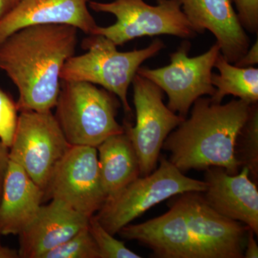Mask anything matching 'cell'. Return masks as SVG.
<instances>
[{
	"label": "cell",
	"mask_w": 258,
	"mask_h": 258,
	"mask_svg": "<svg viewBox=\"0 0 258 258\" xmlns=\"http://www.w3.org/2000/svg\"><path fill=\"white\" fill-rule=\"evenodd\" d=\"M78 32L64 24L32 25L0 44V70L18 88V111L47 112L55 108L61 70L75 55Z\"/></svg>",
	"instance_id": "obj_1"
},
{
	"label": "cell",
	"mask_w": 258,
	"mask_h": 258,
	"mask_svg": "<svg viewBox=\"0 0 258 258\" xmlns=\"http://www.w3.org/2000/svg\"><path fill=\"white\" fill-rule=\"evenodd\" d=\"M251 104L239 98L222 104L199 98L190 116L164 141L162 149L170 152L169 161L182 173L217 166L232 175L238 174L234 147Z\"/></svg>",
	"instance_id": "obj_2"
},
{
	"label": "cell",
	"mask_w": 258,
	"mask_h": 258,
	"mask_svg": "<svg viewBox=\"0 0 258 258\" xmlns=\"http://www.w3.org/2000/svg\"><path fill=\"white\" fill-rule=\"evenodd\" d=\"M83 47L87 52L66 61L61 70V81L99 85L118 96L125 113L132 114L127 97L129 86L141 64L165 47L164 42L157 38L145 48L120 52L107 37L91 35L83 40Z\"/></svg>",
	"instance_id": "obj_3"
},
{
	"label": "cell",
	"mask_w": 258,
	"mask_h": 258,
	"mask_svg": "<svg viewBox=\"0 0 258 258\" xmlns=\"http://www.w3.org/2000/svg\"><path fill=\"white\" fill-rule=\"evenodd\" d=\"M119 101L104 88L83 81H61L55 115L71 146L97 147L115 134L123 133L118 123Z\"/></svg>",
	"instance_id": "obj_4"
},
{
	"label": "cell",
	"mask_w": 258,
	"mask_h": 258,
	"mask_svg": "<svg viewBox=\"0 0 258 258\" xmlns=\"http://www.w3.org/2000/svg\"><path fill=\"white\" fill-rule=\"evenodd\" d=\"M206 183L185 176L169 159L147 176H139L106 199L95 215L100 224L114 236L121 228L152 207L181 194L206 189Z\"/></svg>",
	"instance_id": "obj_5"
},
{
	"label": "cell",
	"mask_w": 258,
	"mask_h": 258,
	"mask_svg": "<svg viewBox=\"0 0 258 258\" xmlns=\"http://www.w3.org/2000/svg\"><path fill=\"white\" fill-rule=\"evenodd\" d=\"M156 1V5L144 0L88 2V8L93 11L110 13L116 18L110 26L98 25L93 35H103L116 46L139 37L168 35L189 39L198 35L183 13L179 0Z\"/></svg>",
	"instance_id": "obj_6"
},
{
	"label": "cell",
	"mask_w": 258,
	"mask_h": 258,
	"mask_svg": "<svg viewBox=\"0 0 258 258\" xmlns=\"http://www.w3.org/2000/svg\"><path fill=\"white\" fill-rule=\"evenodd\" d=\"M71 147L52 111H20L9 158L45 191Z\"/></svg>",
	"instance_id": "obj_7"
},
{
	"label": "cell",
	"mask_w": 258,
	"mask_h": 258,
	"mask_svg": "<svg viewBox=\"0 0 258 258\" xmlns=\"http://www.w3.org/2000/svg\"><path fill=\"white\" fill-rule=\"evenodd\" d=\"M190 48L191 44L184 41L170 54L168 66L156 69L140 67L137 71V74L155 83L166 93L168 108L184 118H187L190 108L199 98L211 97L215 93L212 69L220 52L217 42L196 57H189Z\"/></svg>",
	"instance_id": "obj_8"
},
{
	"label": "cell",
	"mask_w": 258,
	"mask_h": 258,
	"mask_svg": "<svg viewBox=\"0 0 258 258\" xmlns=\"http://www.w3.org/2000/svg\"><path fill=\"white\" fill-rule=\"evenodd\" d=\"M136 109V124L123 125L137 153L141 176L157 167L164 141L185 118L171 111L163 101V91L155 83L139 74L132 83Z\"/></svg>",
	"instance_id": "obj_9"
},
{
	"label": "cell",
	"mask_w": 258,
	"mask_h": 258,
	"mask_svg": "<svg viewBox=\"0 0 258 258\" xmlns=\"http://www.w3.org/2000/svg\"><path fill=\"white\" fill-rule=\"evenodd\" d=\"M98 151L89 146H72L56 166L45 191V199L57 200L91 217L103 206Z\"/></svg>",
	"instance_id": "obj_10"
},
{
	"label": "cell",
	"mask_w": 258,
	"mask_h": 258,
	"mask_svg": "<svg viewBox=\"0 0 258 258\" xmlns=\"http://www.w3.org/2000/svg\"><path fill=\"white\" fill-rule=\"evenodd\" d=\"M174 201L184 213L194 236L211 258H242L249 227L222 216L206 203L201 192L179 195Z\"/></svg>",
	"instance_id": "obj_11"
},
{
	"label": "cell",
	"mask_w": 258,
	"mask_h": 258,
	"mask_svg": "<svg viewBox=\"0 0 258 258\" xmlns=\"http://www.w3.org/2000/svg\"><path fill=\"white\" fill-rule=\"evenodd\" d=\"M122 238L136 240L160 258H211L194 236L184 213L175 201L169 211L152 220L127 225L118 232Z\"/></svg>",
	"instance_id": "obj_12"
},
{
	"label": "cell",
	"mask_w": 258,
	"mask_h": 258,
	"mask_svg": "<svg viewBox=\"0 0 258 258\" xmlns=\"http://www.w3.org/2000/svg\"><path fill=\"white\" fill-rule=\"evenodd\" d=\"M205 171L207 187L203 196L206 203L222 216L244 224L257 235V185L249 178L247 168L235 175L217 166Z\"/></svg>",
	"instance_id": "obj_13"
},
{
	"label": "cell",
	"mask_w": 258,
	"mask_h": 258,
	"mask_svg": "<svg viewBox=\"0 0 258 258\" xmlns=\"http://www.w3.org/2000/svg\"><path fill=\"white\" fill-rule=\"evenodd\" d=\"M181 10L198 34L209 30L216 38L220 53L235 64L250 47L232 0H179Z\"/></svg>",
	"instance_id": "obj_14"
},
{
	"label": "cell",
	"mask_w": 258,
	"mask_h": 258,
	"mask_svg": "<svg viewBox=\"0 0 258 258\" xmlns=\"http://www.w3.org/2000/svg\"><path fill=\"white\" fill-rule=\"evenodd\" d=\"M89 219L60 200H52L48 205H42L18 235L20 258H42L87 227Z\"/></svg>",
	"instance_id": "obj_15"
},
{
	"label": "cell",
	"mask_w": 258,
	"mask_h": 258,
	"mask_svg": "<svg viewBox=\"0 0 258 258\" xmlns=\"http://www.w3.org/2000/svg\"><path fill=\"white\" fill-rule=\"evenodd\" d=\"M90 0H21L0 20V44L14 32L32 25L64 24L88 35L98 25L89 10Z\"/></svg>",
	"instance_id": "obj_16"
},
{
	"label": "cell",
	"mask_w": 258,
	"mask_h": 258,
	"mask_svg": "<svg viewBox=\"0 0 258 258\" xmlns=\"http://www.w3.org/2000/svg\"><path fill=\"white\" fill-rule=\"evenodd\" d=\"M44 199L45 191L21 166L10 160L0 198L2 235H19L37 215Z\"/></svg>",
	"instance_id": "obj_17"
},
{
	"label": "cell",
	"mask_w": 258,
	"mask_h": 258,
	"mask_svg": "<svg viewBox=\"0 0 258 258\" xmlns=\"http://www.w3.org/2000/svg\"><path fill=\"white\" fill-rule=\"evenodd\" d=\"M96 149L102 187L107 198L141 176L138 157L126 132L108 137Z\"/></svg>",
	"instance_id": "obj_18"
},
{
	"label": "cell",
	"mask_w": 258,
	"mask_h": 258,
	"mask_svg": "<svg viewBox=\"0 0 258 258\" xmlns=\"http://www.w3.org/2000/svg\"><path fill=\"white\" fill-rule=\"evenodd\" d=\"M215 68L219 74H212V83L215 93L210 97L215 103H222L226 96H232L249 103L258 102V69L242 68L230 63L222 54H219Z\"/></svg>",
	"instance_id": "obj_19"
},
{
	"label": "cell",
	"mask_w": 258,
	"mask_h": 258,
	"mask_svg": "<svg viewBox=\"0 0 258 258\" xmlns=\"http://www.w3.org/2000/svg\"><path fill=\"white\" fill-rule=\"evenodd\" d=\"M234 154L237 164L247 168L251 180L258 183V104H251L250 111L235 139Z\"/></svg>",
	"instance_id": "obj_20"
},
{
	"label": "cell",
	"mask_w": 258,
	"mask_h": 258,
	"mask_svg": "<svg viewBox=\"0 0 258 258\" xmlns=\"http://www.w3.org/2000/svg\"><path fill=\"white\" fill-rule=\"evenodd\" d=\"M42 258H100V254L88 225L69 240L44 254Z\"/></svg>",
	"instance_id": "obj_21"
},
{
	"label": "cell",
	"mask_w": 258,
	"mask_h": 258,
	"mask_svg": "<svg viewBox=\"0 0 258 258\" xmlns=\"http://www.w3.org/2000/svg\"><path fill=\"white\" fill-rule=\"evenodd\" d=\"M88 228L99 251L100 258H141L142 256L125 247L124 242L114 238L93 215Z\"/></svg>",
	"instance_id": "obj_22"
},
{
	"label": "cell",
	"mask_w": 258,
	"mask_h": 258,
	"mask_svg": "<svg viewBox=\"0 0 258 258\" xmlns=\"http://www.w3.org/2000/svg\"><path fill=\"white\" fill-rule=\"evenodd\" d=\"M18 111L17 103L0 88V139L9 149L18 124Z\"/></svg>",
	"instance_id": "obj_23"
},
{
	"label": "cell",
	"mask_w": 258,
	"mask_h": 258,
	"mask_svg": "<svg viewBox=\"0 0 258 258\" xmlns=\"http://www.w3.org/2000/svg\"><path fill=\"white\" fill-rule=\"evenodd\" d=\"M237 16L244 30L251 33L258 32V0H232Z\"/></svg>",
	"instance_id": "obj_24"
},
{
	"label": "cell",
	"mask_w": 258,
	"mask_h": 258,
	"mask_svg": "<svg viewBox=\"0 0 258 258\" xmlns=\"http://www.w3.org/2000/svg\"><path fill=\"white\" fill-rule=\"evenodd\" d=\"M258 63V41L257 39L252 46L249 47L248 50L244 54L240 60L237 61L236 66L242 68L253 67L254 64Z\"/></svg>",
	"instance_id": "obj_25"
},
{
	"label": "cell",
	"mask_w": 258,
	"mask_h": 258,
	"mask_svg": "<svg viewBox=\"0 0 258 258\" xmlns=\"http://www.w3.org/2000/svg\"><path fill=\"white\" fill-rule=\"evenodd\" d=\"M9 148L7 147L0 139V198L3 191V181L9 164Z\"/></svg>",
	"instance_id": "obj_26"
},
{
	"label": "cell",
	"mask_w": 258,
	"mask_h": 258,
	"mask_svg": "<svg viewBox=\"0 0 258 258\" xmlns=\"http://www.w3.org/2000/svg\"><path fill=\"white\" fill-rule=\"evenodd\" d=\"M254 231L248 228L246 237L245 248L244 251V258H257L258 246L254 238Z\"/></svg>",
	"instance_id": "obj_27"
},
{
	"label": "cell",
	"mask_w": 258,
	"mask_h": 258,
	"mask_svg": "<svg viewBox=\"0 0 258 258\" xmlns=\"http://www.w3.org/2000/svg\"><path fill=\"white\" fill-rule=\"evenodd\" d=\"M21 0H0V20L9 14Z\"/></svg>",
	"instance_id": "obj_28"
},
{
	"label": "cell",
	"mask_w": 258,
	"mask_h": 258,
	"mask_svg": "<svg viewBox=\"0 0 258 258\" xmlns=\"http://www.w3.org/2000/svg\"><path fill=\"white\" fill-rule=\"evenodd\" d=\"M0 258H20L18 250L0 244Z\"/></svg>",
	"instance_id": "obj_29"
},
{
	"label": "cell",
	"mask_w": 258,
	"mask_h": 258,
	"mask_svg": "<svg viewBox=\"0 0 258 258\" xmlns=\"http://www.w3.org/2000/svg\"><path fill=\"white\" fill-rule=\"evenodd\" d=\"M1 236H2V233H1V231H0V244H1Z\"/></svg>",
	"instance_id": "obj_30"
}]
</instances>
